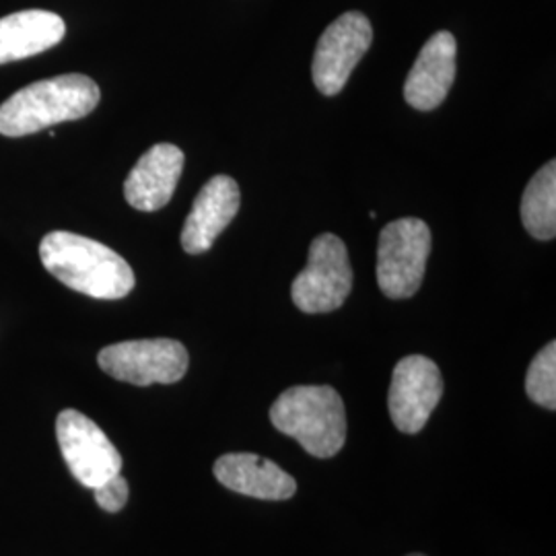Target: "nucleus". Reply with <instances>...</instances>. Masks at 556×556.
Segmentation results:
<instances>
[{
    "label": "nucleus",
    "mask_w": 556,
    "mask_h": 556,
    "mask_svg": "<svg viewBox=\"0 0 556 556\" xmlns=\"http://www.w3.org/2000/svg\"><path fill=\"white\" fill-rule=\"evenodd\" d=\"M431 254V229L425 220L388 223L378 243V285L390 299L413 298L422 285Z\"/></svg>",
    "instance_id": "4"
},
{
    "label": "nucleus",
    "mask_w": 556,
    "mask_h": 556,
    "mask_svg": "<svg viewBox=\"0 0 556 556\" xmlns=\"http://www.w3.org/2000/svg\"><path fill=\"white\" fill-rule=\"evenodd\" d=\"M56 439L60 452L83 486L96 489L108 478L116 477L122 470V456L116 445L89 417L79 410L66 408L56 418Z\"/></svg>",
    "instance_id": "7"
},
{
    "label": "nucleus",
    "mask_w": 556,
    "mask_h": 556,
    "mask_svg": "<svg viewBox=\"0 0 556 556\" xmlns=\"http://www.w3.org/2000/svg\"><path fill=\"white\" fill-rule=\"evenodd\" d=\"M521 223L532 238L551 241L556 236V163L548 161L521 199Z\"/></svg>",
    "instance_id": "15"
},
{
    "label": "nucleus",
    "mask_w": 556,
    "mask_h": 556,
    "mask_svg": "<svg viewBox=\"0 0 556 556\" xmlns=\"http://www.w3.org/2000/svg\"><path fill=\"white\" fill-rule=\"evenodd\" d=\"M40 258L52 277L87 298H126L137 282L130 264L118 252L71 231H52L41 239Z\"/></svg>",
    "instance_id": "1"
},
{
    "label": "nucleus",
    "mask_w": 556,
    "mask_h": 556,
    "mask_svg": "<svg viewBox=\"0 0 556 556\" xmlns=\"http://www.w3.org/2000/svg\"><path fill=\"white\" fill-rule=\"evenodd\" d=\"M215 478L239 495L285 501L298 491V482L275 462L256 454H225L215 462Z\"/></svg>",
    "instance_id": "13"
},
{
    "label": "nucleus",
    "mask_w": 556,
    "mask_h": 556,
    "mask_svg": "<svg viewBox=\"0 0 556 556\" xmlns=\"http://www.w3.org/2000/svg\"><path fill=\"white\" fill-rule=\"evenodd\" d=\"M353 291V268L342 239L324 233L312 241L307 266L291 287V298L305 314H328L344 305Z\"/></svg>",
    "instance_id": "5"
},
{
    "label": "nucleus",
    "mask_w": 556,
    "mask_h": 556,
    "mask_svg": "<svg viewBox=\"0 0 556 556\" xmlns=\"http://www.w3.org/2000/svg\"><path fill=\"white\" fill-rule=\"evenodd\" d=\"M239 211L238 181L229 176L208 179L192 204L181 229V248L199 256L213 248Z\"/></svg>",
    "instance_id": "10"
},
{
    "label": "nucleus",
    "mask_w": 556,
    "mask_h": 556,
    "mask_svg": "<svg viewBox=\"0 0 556 556\" xmlns=\"http://www.w3.org/2000/svg\"><path fill=\"white\" fill-rule=\"evenodd\" d=\"M371 40V23L358 11L344 13L326 27L319 38L312 66L314 85L318 87L319 93L330 98L344 89L358 60L367 54Z\"/></svg>",
    "instance_id": "8"
},
{
    "label": "nucleus",
    "mask_w": 556,
    "mask_h": 556,
    "mask_svg": "<svg viewBox=\"0 0 556 556\" xmlns=\"http://www.w3.org/2000/svg\"><path fill=\"white\" fill-rule=\"evenodd\" d=\"M456 38L438 31L422 46L404 83V100L420 112L439 108L456 79Z\"/></svg>",
    "instance_id": "11"
},
{
    "label": "nucleus",
    "mask_w": 556,
    "mask_h": 556,
    "mask_svg": "<svg viewBox=\"0 0 556 556\" xmlns=\"http://www.w3.org/2000/svg\"><path fill=\"white\" fill-rule=\"evenodd\" d=\"M100 100L98 83L77 73L31 83L0 105V135L20 139L54 124L85 118Z\"/></svg>",
    "instance_id": "2"
},
{
    "label": "nucleus",
    "mask_w": 556,
    "mask_h": 556,
    "mask_svg": "<svg viewBox=\"0 0 556 556\" xmlns=\"http://www.w3.org/2000/svg\"><path fill=\"white\" fill-rule=\"evenodd\" d=\"M280 433L299 441L309 456L334 457L346 441L344 402L330 386H295L285 390L270 408Z\"/></svg>",
    "instance_id": "3"
},
{
    "label": "nucleus",
    "mask_w": 556,
    "mask_h": 556,
    "mask_svg": "<svg viewBox=\"0 0 556 556\" xmlns=\"http://www.w3.org/2000/svg\"><path fill=\"white\" fill-rule=\"evenodd\" d=\"M93 495H96V501H98V505L103 511L118 514L128 501L130 489H128L126 478L116 475V477L108 478L105 482H101L100 486H96Z\"/></svg>",
    "instance_id": "17"
},
{
    "label": "nucleus",
    "mask_w": 556,
    "mask_h": 556,
    "mask_svg": "<svg viewBox=\"0 0 556 556\" xmlns=\"http://www.w3.org/2000/svg\"><path fill=\"white\" fill-rule=\"evenodd\" d=\"M66 25L50 11H20L0 20V64L38 56L59 46Z\"/></svg>",
    "instance_id": "14"
},
{
    "label": "nucleus",
    "mask_w": 556,
    "mask_h": 556,
    "mask_svg": "<svg viewBox=\"0 0 556 556\" xmlns=\"http://www.w3.org/2000/svg\"><path fill=\"white\" fill-rule=\"evenodd\" d=\"M526 392L538 406L556 408V342H548L532 361L526 376Z\"/></svg>",
    "instance_id": "16"
},
{
    "label": "nucleus",
    "mask_w": 556,
    "mask_h": 556,
    "mask_svg": "<svg viewBox=\"0 0 556 556\" xmlns=\"http://www.w3.org/2000/svg\"><path fill=\"white\" fill-rule=\"evenodd\" d=\"M408 556H425V555H408Z\"/></svg>",
    "instance_id": "18"
},
{
    "label": "nucleus",
    "mask_w": 556,
    "mask_h": 556,
    "mask_svg": "<svg viewBox=\"0 0 556 556\" xmlns=\"http://www.w3.org/2000/svg\"><path fill=\"white\" fill-rule=\"evenodd\" d=\"M98 363L110 378L144 388L153 383H176L186 376L190 357L178 340L153 338L110 344L100 351Z\"/></svg>",
    "instance_id": "6"
},
{
    "label": "nucleus",
    "mask_w": 556,
    "mask_h": 556,
    "mask_svg": "<svg viewBox=\"0 0 556 556\" xmlns=\"http://www.w3.org/2000/svg\"><path fill=\"white\" fill-rule=\"evenodd\" d=\"M443 396V378L438 365L422 355L404 357L392 374L390 417L397 431L417 435L438 408Z\"/></svg>",
    "instance_id": "9"
},
{
    "label": "nucleus",
    "mask_w": 556,
    "mask_h": 556,
    "mask_svg": "<svg viewBox=\"0 0 556 556\" xmlns=\"http://www.w3.org/2000/svg\"><path fill=\"white\" fill-rule=\"evenodd\" d=\"M181 172L184 153L179 147L169 142L151 147L124 181L126 202L142 213L160 211L174 197Z\"/></svg>",
    "instance_id": "12"
}]
</instances>
